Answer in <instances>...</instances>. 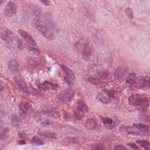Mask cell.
<instances>
[{
	"instance_id": "6da1fadb",
	"label": "cell",
	"mask_w": 150,
	"mask_h": 150,
	"mask_svg": "<svg viewBox=\"0 0 150 150\" xmlns=\"http://www.w3.org/2000/svg\"><path fill=\"white\" fill-rule=\"evenodd\" d=\"M35 26L39 31L46 38L53 39L55 38V28L47 17H37L34 20Z\"/></svg>"
},
{
	"instance_id": "7a4b0ae2",
	"label": "cell",
	"mask_w": 150,
	"mask_h": 150,
	"mask_svg": "<svg viewBox=\"0 0 150 150\" xmlns=\"http://www.w3.org/2000/svg\"><path fill=\"white\" fill-rule=\"evenodd\" d=\"M75 47L85 60L91 59L92 55L93 48L89 41L81 40L76 42Z\"/></svg>"
},
{
	"instance_id": "3957f363",
	"label": "cell",
	"mask_w": 150,
	"mask_h": 150,
	"mask_svg": "<svg viewBox=\"0 0 150 150\" xmlns=\"http://www.w3.org/2000/svg\"><path fill=\"white\" fill-rule=\"evenodd\" d=\"M129 102L132 105L145 108L148 107L149 99L147 96L144 94H134L129 97Z\"/></svg>"
},
{
	"instance_id": "277c9868",
	"label": "cell",
	"mask_w": 150,
	"mask_h": 150,
	"mask_svg": "<svg viewBox=\"0 0 150 150\" xmlns=\"http://www.w3.org/2000/svg\"><path fill=\"white\" fill-rule=\"evenodd\" d=\"M137 89H144L150 88V78L146 76H142L136 77L134 84Z\"/></svg>"
},
{
	"instance_id": "5b68a950",
	"label": "cell",
	"mask_w": 150,
	"mask_h": 150,
	"mask_svg": "<svg viewBox=\"0 0 150 150\" xmlns=\"http://www.w3.org/2000/svg\"><path fill=\"white\" fill-rule=\"evenodd\" d=\"M0 37L7 43H12L15 39L14 33L6 27H2L0 29Z\"/></svg>"
},
{
	"instance_id": "8992f818",
	"label": "cell",
	"mask_w": 150,
	"mask_h": 150,
	"mask_svg": "<svg viewBox=\"0 0 150 150\" xmlns=\"http://www.w3.org/2000/svg\"><path fill=\"white\" fill-rule=\"evenodd\" d=\"M75 92L71 88H67L61 92L58 96V98L64 102H70L74 97Z\"/></svg>"
},
{
	"instance_id": "52a82bcc",
	"label": "cell",
	"mask_w": 150,
	"mask_h": 150,
	"mask_svg": "<svg viewBox=\"0 0 150 150\" xmlns=\"http://www.w3.org/2000/svg\"><path fill=\"white\" fill-rule=\"evenodd\" d=\"M18 33L30 47L35 48L37 46L36 41L33 39L31 35L26 31L20 29L18 30Z\"/></svg>"
},
{
	"instance_id": "ba28073f",
	"label": "cell",
	"mask_w": 150,
	"mask_h": 150,
	"mask_svg": "<svg viewBox=\"0 0 150 150\" xmlns=\"http://www.w3.org/2000/svg\"><path fill=\"white\" fill-rule=\"evenodd\" d=\"M17 6L15 3L10 1L6 4L4 9V14L6 16L11 17L16 13Z\"/></svg>"
},
{
	"instance_id": "9c48e42d",
	"label": "cell",
	"mask_w": 150,
	"mask_h": 150,
	"mask_svg": "<svg viewBox=\"0 0 150 150\" xmlns=\"http://www.w3.org/2000/svg\"><path fill=\"white\" fill-rule=\"evenodd\" d=\"M61 67L66 75L65 77V81L68 83L72 84L74 81L75 78V76L73 71L65 65H61Z\"/></svg>"
},
{
	"instance_id": "30bf717a",
	"label": "cell",
	"mask_w": 150,
	"mask_h": 150,
	"mask_svg": "<svg viewBox=\"0 0 150 150\" xmlns=\"http://www.w3.org/2000/svg\"><path fill=\"white\" fill-rule=\"evenodd\" d=\"M127 71V68L126 67L120 66L116 68L114 73L115 77L118 80H120L126 76Z\"/></svg>"
},
{
	"instance_id": "8fae6325",
	"label": "cell",
	"mask_w": 150,
	"mask_h": 150,
	"mask_svg": "<svg viewBox=\"0 0 150 150\" xmlns=\"http://www.w3.org/2000/svg\"><path fill=\"white\" fill-rule=\"evenodd\" d=\"M39 89L41 90L47 91L49 90H56L58 87L56 84L53 83L48 81H46L38 85Z\"/></svg>"
},
{
	"instance_id": "7c38bea8",
	"label": "cell",
	"mask_w": 150,
	"mask_h": 150,
	"mask_svg": "<svg viewBox=\"0 0 150 150\" xmlns=\"http://www.w3.org/2000/svg\"><path fill=\"white\" fill-rule=\"evenodd\" d=\"M14 79L17 85L19 87L21 91L24 93L27 94L28 93V87L24 81L21 77L18 76L15 77Z\"/></svg>"
},
{
	"instance_id": "4fadbf2b",
	"label": "cell",
	"mask_w": 150,
	"mask_h": 150,
	"mask_svg": "<svg viewBox=\"0 0 150 150\" xmlns=\"http://www.w3.org/2000/svg\"><path fill=\"white\" fill-rule=\"evenodd\" d=\"M8 68L9 70L13 73H15L18 71L19 68V63L16 60H10L8 62Z\"/></svg>"
},
{
	"instance_id": "5bb4252c",
	"label": "cell",
	"mask_w": 150,
	"mask_h": 150,
	"mask_svg": "<svg viewBox=\"0 0 150 150\" xmlns=\"http://www.w3.org/2000/svg\"><path fill=\"white\" fill-rule=\"evenodd\" d=\"M105 93L101 92L98 95V99L103 104H108L110 101V94L107 92H105Z\"/></svg>"
},
{
	"instance_id": "9a60e30c",
	"label": "cell",
	"mask_w": 150,
	"mask_h": 150,
	"mask_svg": "<svg viewBox=\"0 0 150 150\" xmlns=\"http://www.w3.org/2000/svg\"><path fill=\"white\" fill-rule=\"evenodd\" d=\"M19 108L25 114H28L32 111V107L30 103L27 102H22L19 104Z\"/></svg>"
},
{
	"instance_id": "2e32d148",
	"label": "cell",
	"mask_w": 150,
	"mask_h": 150,
	"mask_svg": "<svg viewBox=\"0 0 150 150\" xmlns=\"http://www.w3.org/2000/svg\"><path fill=\"white\" fill-rule=\"evenodd\" d=\"M97 122L91 118L88 119L85 123L86 129L89 130H94L97 127Z\"/></svg>"
},
{
	"instance_id": "e0dca14e",
	"label": "cell",
	"mask_w": 150,
	"mask_h": 150,
	"mask_svg": "<svg viewBox=\"0 0 150 150\" xmlns=\"http://www.w3.org/2000/svg\"><path fill=\"white\" fill-rule=\"evenodd\" d=\"M77 107L79 111L83 113H87L88 112V107L84 101L79 100L77 103Z\"/></svg>"
},
{
	"instance_id": "ac0fdd59",
	"label": "cell",
	"mask_w": 150,
	"mask_h": 150,
	"mask_svg": "<svg viewBox=\"0 0 150 150\" xmlns=\"http://www.w3.org/2000/svg\"><path fill=\"white\" fill-rule=\"evenodd\" d=\"M10 129L9 128L5 127L0 130V140H5L9 136Z\"/></svg>"
},
{
	"instance_id": "d6986e66",
	"label": "cell",
	"mask_w": 150,
	"mask_h": 150,
	"mask_svg": "<svg viewBox=\"0 0 150 150\" xmlns=\"http://www.w3.org/2000/svg\"><path fill=\"white\" fill-rule=\"evenodd\" d=\"M39 134L41 136H44L46 138L52 139H56L57 138V135L56 134L50 131H43V132H40Z\"/></svg>"
},
{
	"instance_id": "ffe728a7",
	"label": "cell",
	"mask_w": 150,
	"mask_h": 150,
	"mask_svg": "<svg viewBox=\"0 0 150 150\" xmlns=\"http://www.w3.org/2000/svg\"><path fill=\"white\" fill-rule=\"evenodd\" d=\"M134 127L141 133H147L149 131V127L143 124H134Z\"/></svg>"
},
{
	"instance_id": "44dd1931",
	"label": "cell",
	"mask_w": 150,
	"mask_h": 150,
	"mask_svg": "<svg viewBox=\"0 0 150 150\" xmlns=\"http://www.w3.org/2000/svg\"><path fill=\"white\" fill-rule=\"evenodd\" d=\"M20 119L16 115H13L11 119V125L13 127L18 128L21 126V122Z\"/></svg>"
},
{
	"instance_id": "7402d4cb",
	"label": "cell",
	"mask_w": 150,
	"mask_h": 150,
	"mask_svg": "<svg viewBox=\"0 0 150 150\" xmlns=\"http://www.w3.org/2000/svg\"><path fill=\"white\" fill-rule=\"evenodd\" d=\"M126 131L129 134L133 135L138 136L141 134V133L139 132L138 129L136 128L132 127H127L126 128Z\"/></svg>"
},
{
	"instance_id": "603a6c76",
	"label": "cell",
	"mask_w": 150,
	"mask_h": 150,
	"mask_svg": "<svg viewBox=\"0 0 150 150\" xmlns=\"http://www.w3.org/2000/svg\"><path fill=\"white\" fill-rule=\"evenodd\" d=\"M31 143L37 145H42L44 144V142L40 137L35 136L31 140Z\"/></svg>"
},
{
	"instance_id": "cb8c5ba5",
	"label": "cell",
	"mask_w": 150,
	"mask_h": 150,
	"mask_svg": "<svg viewBox=\"0 0 150 150\" xmlns=\"http://www.w3.org/2000/svg\"><path fill=\"white\" fill-rule=\"evenodd\" d=\"M110 72L107 70H101L97 74L98 77L100 79H106L109 77Z\"/></svg>"
},
{
	"instance_id": "d4e9b609",
	"label": "cell",
	"mask_w": 150,
	"mask_h": 150,
	"mask_svg": "<svg viewBox=\"0 0 150 150\" xmlns=\"http://www.w3.org/2000/svg\"><path fill=\"white\" fill-rule=\"evenodd\" d=\"M136 77V75L134 73H131L126 78V82L127 84L133 85L135 81Z\"/></svg>"
},
{
	"instance_id": "484cf974",
	"label": "cell",
	"mask_w": 150,
	"mask_h": 150,
	"mask_svg": "<svg viewBox=\"0 0 150 150\" xmlns=\"http://www.w3.org/2000/svg\"><path fill=\"white\" fill-rule=\"evenodd\" d=\"M102 122L105 125L111 126L113 124V120L108 117H103L101 118Z\"/></svg>"
},
{
	"instance_id": "4316f807",
	"label": "cell",
	"mask_w": 150,
	"mask_h": 150,
	"mask_svg": "<svg viewBox=\"0 0 150 150\" xmlns=\"http://www.w3.org/2000/svg\"><path fill=\"white\" fill-rule=\"evenodd\" d=\"M29 64L32 66H35L40 63V60L36 58H32L29 59Z\"/></svg>"
},
{
	"instance_id": "83f0119b",
	"label": "cell",
	"mask_w": 150,
	"mask_h": 150,
	"mask_svg": "<svg viewBox=\"0 0 150 150\" xmlns=\"http://www.w3.org/2000/svg\"><path fill=\"white\" fill-rule=\"evenodd\" d=\"M105 147L100 144H95L92 146L91 150H105Z\"/></svg>"
},
{
	"instance_id": "f1b7e54d",
	"label": "cell",
	"mask_w": 150,
	"mask_h": 150,
	"mask_svg": "<svg viewBox=\"0 0 150 150\" xmlns=\"http://www.w3.org/2000/svg\"><path fill=\"white\" fill-rule=\"evenodd\" d=\"M136 142L142 147H145V148L149 147V145H150L149 142L145 140H138L136 141Z\"/></svg>"
},
{
	"instance_id": "f546056e",
	"label": "cell",
	"mask_w": 150,
	"mask_h": 150,
	"mask_svg": "<svg viewBox=\"0 0 150 150\" xmlns=\"http://www.w3.org/2000/svg\"><path fill=\"white\" fill-rule=\"evenodd\" d=\"M125 12L127 14V16L130 19H133L134 16H133V12L132 10L130 8H128L125 10Z\"/></svg>"
},
{
	"instance_id": "4dcf8cb0",
	"label": "cell",
	"mask_w": 150,
	"mask_h": 150,
	"mask_svg": "<svg viewBox=\"0 0 150 150\" xmlns=\"http://www.w3.org/2000/svg\"><path fill=\"white\" fill-rule=\"evenodd\" d=\"M114 150H129L125 147L124 145L122 144H118V145H116L115 146L114 148Z\"/></svg>"
},
{
	"instance_id": "1f68e13d",
	"label": "cell",
	"mask_w": 150,
	"mask_h": 150,
	"mask_svg": "<svg viewBox=\"0 0 150 150\" xmlns=\"http://www.w3.org/2000/svg\"><path fill=\"white\" fill-rule=\"evenodd\" d=\"M64 142L68 144H74L76 142V141L75 138H67L64 139Z\"/></svg>"
},
{
	"instance_id": "d6a6232c",
	"label": "cell",
	"mask_w": 150,
	"mask_h": 150,
	"mask_svg": "<svg viewBox=\"0 0 150 150\" xmlns=\"http://www.w3.org/2000/svg\"><path fill=\"white\" fill-rule=\"evenodd\" d=\"M17 42L18 45V47L19 49H21V50H23L25 48V45L23 43L22 41L20 40V39H18Z\"/></svg>"
},
{
	"instance_id": "836d02e7",
	"label": "cell",
	"mask_w": 150,
	"mask_h": 150,
	"mask_svg": "<svg viewBox=\"0 0 150 150\" xmlns=\"http://www.w3.org/2000/svg\"><path fill=\"white\" fill-rule=\"evenodd\" d=\"M128 145L131 147L132 149H134L135 150H140L139 147L134 143H129L127 144Z\"/></svg>"
},
{
	"instance_id": "e575fe53",
	"label": "cell",
	"mask_w": 150,
	"mask_h": 150,
	"mask_svg": "<svg viewBox=\"0 0 150 150\" xmlns=\"http://www.w3.org/2000/svg\"><path fill=\"white\" fill-rule=\"evenodd\" d=\"M30 50L33 52L36 55H38L40 54L39 50L35 48L30 47Z\"/></svg>"
},
{
	"instance_id": "d590c367",
	"label": "cell",
	"mask_w": 150,
	"mask_h": 150,
	"mask_svg": "<svg viewBox=\"0 0 150 150\" xmlns=\"http://www.w3.org/2000/svg\"><path fill=\"white\" fill-rule=\"evenodd\" d=\"M90 82H92L93 83L95 84H98L99 83L98 80L93 78H91Z\"/></svg>"
},
{
	"instance_id": "8d00e7d4",
	"label": "cell",
	"mask_w": 150,
	"mask_h": 150,
	"mask_svg": "<svg viewBox=\"0 0 150 150\" xmlns=\"http://www.w3.org/2000/svg\"><path fill=\"white\" fill-rule=\"evenodd\" d=\"M4 89V83L2 81L0 80V91L3 90Z\"/></svg>"
},
{
	"instance_id": "74e56055",
	"label": "cell",
	"mask_w": 150,
	"mask_h": 150,
	"mask_svg": "<svg viewBox=\"0 0 150 150\" xmlns=\"http://www.w3.org/2000/svg\"><path fill=\"white\" fill-rule=\"evenodd\" d=\"M40 2L46 6L50 5V2L47 0H42V1H40Z\"/></svg>"
},
{
	"instance_id": "f35d334b",
	"label": "cell",
	"mask_w": 150,
	"mask_h": 150,
	"mask_svg": "<svg viewBox=\"0 0 150 150\" xmlns=\"http://www.w3.org/2000/svg\"><path fill=\"white\" fill-rule=\"evenodd\" d=\"M3 125L4 123L3 121L1 119H0V130L2 129Z\"/></svg>"
},
{
	"instance_id": "ab89813d",
	"label": "cell",
	"mask_w": 150,
	"mask_h": 150,
	"mask_svg": "<svg viewBox=\"0 0 150 150\" xmlns=\"http://www.w3.org/2000/svg\"><path fill=\"white\" fill-rule=\"evenodd\" d=\"M4 2V1H2V0H0V5Z\"/></svg>"
},
{
	"instance_id": "60d3db41",
	"label": "cell",
	"mask_w": 150,
	"mask_h": 150,
	"mask_svg": "<svg viewBox=\"0 0 150 150\" xmlns=\"http://www.w3.org/2000/svg\"><path fill=\"white\" fill-rule=\"evenodd\" d=\"M145 149L146 150H150V147H147V148H145Z\"/></svg>"
}]
</instances>
